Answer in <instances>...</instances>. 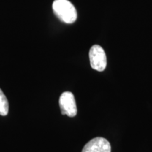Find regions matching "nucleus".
<instances>
[{"label": "nucleus", "mask_w": 152, "mask_h": 152, "mask_svg": "<svg viewBox=\"0 0 152 152\" xmlns=\"http://www.w3.org/2000/svg\"><path fill=\"white\" fill-rule=\"evenodd\" d=\"M52 8L55 15L66 23H73L77 19V11L68 0H54Z\"/></svg>", "instance_id": "f257e3e1"}, {"label": "nucleus", "mask_w": 152, "mask_h": 152, "mask_svg": "<svg viewBox=\"0 0 152 152\" xmlns=\"http://www.w3.org/2000/svg\"><path fill=\"white\" fill-rule=\"evenodd\" d=\"M90 65L94 70L102 72L105 70L107 64L106 56L104 49L99 45H95L91 47L90 52Z\"/></svg>", "instance_id": "f03ea898"}, {"label": "nucleus", "mask_w": 152, "mask_h": 152, "mask_svg": "<svg viewBox=\"0 0 152 152\" xmlns=\"http://www.w3.org/2000/svg\"><path fill=\"white\" fill-rule=\"evenodd\" d=\"M59 106L62 115L75 117L77 115V106L74 95L71 92H64L59 98Z\"/></svg>", "instance_id": "7ed1b4c3"}, {"label": "nucleus", "mask_w": 152, "mask_h": 152, "mask_svg": "<svg viewBox=\"0 0 152 152\" xmlns=\"http://www.w3.org/2000/svg\"><path fill=\"white\" fill-rule=\"evenodd\" d=\"M82 152H111V147L106 139L99 137L87 142Z\"/></svg>", "instance_id": "20e7f679"}, {"label": "nucleus", "mask_w": 152, "mask_h": 152, "mask_svg": "<svg viewBox=\"0 0 152 152\" xmlns=\"http://www.w3.org/2000/svg\"><path fill=\"white\" fill-rule=\"evenodd\" d=\"M9 113V102L0 89V115H7Z\"/></svg>", "instance_id": "39448f33"}]
</instances>
